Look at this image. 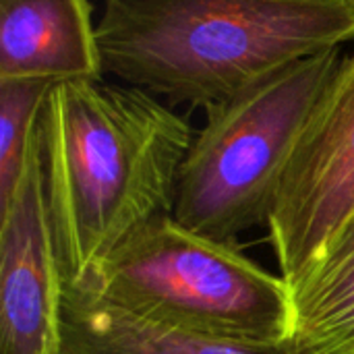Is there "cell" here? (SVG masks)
Listing matches in <instances>:
<instances>
[{"mask_svg":"<svg viewBox=\"0 0 354 354\" xmlns=\"http://www.w3.org/2000/svg\"><path fill=\"white\" fill-rule=\"evenodd\" d=\"M344 50L297 60L207 112L180 168L172 216L218 241L268 224L284 166Z\"/></svg>","mask_w":354,"mask_h":354,"instance_id":"cell-4","label":"cell"},{"mask_svg":"<svg viewBox=\"0 0 354 354\" xmlns=\"http://www.w3.org/2000/svg\"><path fill=\"white\" fill-rule=\"evenodd\" d=\"M282 354H354V218L292 280Z\"/></svg>","mask_w":354,"mask_h":354,"instance_id":"cell-9","label":"cell"},{"mask_svg":"<svg viewBox=\"0 0 354 354\" xmlns=\"http://www.w3.org/2000/svg\"><path fill=\"white\" fill-rule=\"evenodd\" d=\"M81 286L141 317L245 346L280 351L288 330L286 280L172 214L135 232Z\"/></svg>","mask_w":354,"mask_h":354,"instance_id":"cell-3","label":"cell"},{"mask_svg":"<svg viewBox=\"0 0 354 354\" xmlns=\"http://www.w3.org/2000/svg\"><path fill=\"white\" fill-rule=\"evenodd\" d=\"M89 0H0V83L104 79Z\"/></svg>","mask_w":354,"mask_h":354,"instance_id":"cell-7","label":"cell"},{"mask_svg":"<svg viewBox=\"0 0 354 354\" xmlns=\"http://www.w3.org/2000/svg\"><path fill=\"white\" fill-rule=\"evenodd\" d=\"M354 218V50L299 137L268 216L278 274L292 282Z\"/></svg>","mask_w":354,"mask_h":354,"instance_id":"cell-5","label":"cell"},{"mask_svg":"<svg viewBox=\"0 0 354 354\" xmlns=\"http://www.w3.org/2000/svg\"><path fill=\"white\" fill-rule=\"evenodd\" d=\"M52 87L39 81L0 83V207L23 176L39 114Z\"/></svg>","mask_w":354,"mask_h":354,"instance_id":"cell-10","label":"cell"},{"mask_svg":"<svg viewBox=\"0 0 354 354\" xmlns=\"http://www.w3.org/2000/svg\"><path fill=\"white\" fill-rule=\"evenodd\" d=\"M39 135L64 286H81L135 232L172 214L195 131L156 95L97 79L54 85Z\"/></svg>","mask_w":354,"mask_h":354,"instance_id":"cell-1","label":"cell"},{"mask_svg":"<svg viewBox=\"0 0 354 354\" xmlns=\"http://www.w3.org/2000/svg\"><path fill=\"white\" fill-rule=\"evenodd\" d=\"M351 2H353V4H354V0H351Z\"/></svg>","mask_w":354,"mask_h":354,"instance_id":"cell-11","label":"cell"},{"mask_svg":"<svg viewBox=\"0 0 354 354\" xmlns=\"http://www.w3.org/2000/svg\"><path fill=\"white\" fill-rule=\"evenodd\" d=\"M62 354H282L166 326L131 313L87 286H64Z\"/></svg>","mask_w":354,"mask_h":354,"instance_id":"cell-8","label":"cell"},{"mask_svg":"<svg viewBox=\"0 0 354 354\" xmlns=\"http://www.w3.org/2000/svg\"><path fill=\"white\" fill-rule=\"evenodd\" d=\"M62 303L37 122L23 176L0 207V354H62Z\"/></svg>","mask_w":354,"mask_h":354,"instance_id":"cell-6","label":"cell"},{"mask_svg":"<svg viewBox=\"0 0 354 354\" xmlns=\"http://www.w3.org/2000/svg\"><path fill=\"white\" fill-rule=\"evenodd\" d=\"M104 75L168 106L214 108L354 39L351 0H106Z\"/></svg>","mask_w":354,"mask_h":354,"instance_id":"cell-2","label":"cell"}]
</instances>
